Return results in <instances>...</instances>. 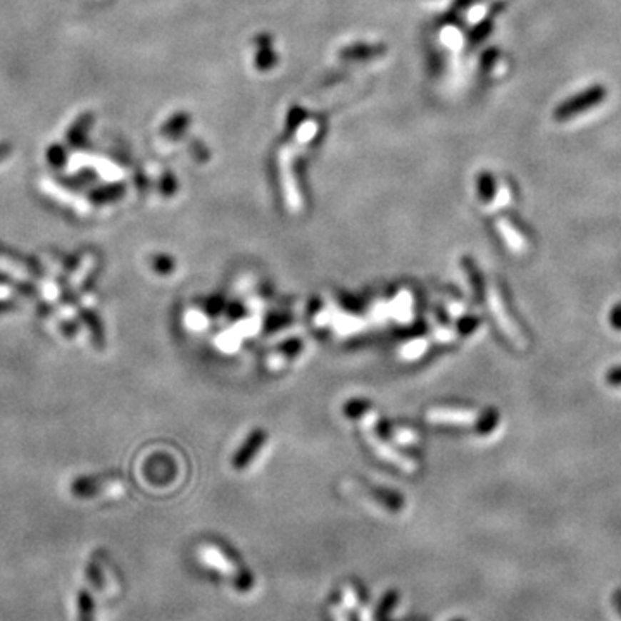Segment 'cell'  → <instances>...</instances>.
<instances>
[{"label": "cell", "mask_w": 621, "mask_h": 621, "mask_svg": "<svg viewBox=\"0 0 621 621\" xmlns=\"http://www.w3.org/2000/svg\"><path fill=\"white\" fill-rule=\"evenodd\" d=\"M487 297H488V306H490L492 314H494L497 325L500 326V330H503L504 333H506L508 337L511 338V340L515 342L518 347H525V345H527V340H525V338L521 337V333H520V330H518V326L515 325V323H513L511 318L508 316V310H506V308H504L503 297H500L499 290H497L495 285H490V287H488Z\"/></svg>", "instance_id": "obj_1"}, {"label": "cell", "mask_w": 621, "mask_h": 621, "mask_svg": "<svg viewBox=\"0 0 621 621\" xmlns=\"http://www.w3.org/2000/svg\"><path fill=\"white\" fill-rule=\"evenodd\" d=\"M364 435H366V442L368 445L371 447L373 450H375V454L378 455L380 459H383V461L390 463V465L400 468V470L405 471V473H414L416 471L418 465L413 461V459L405 458L400 453H397L393 447H390L388 444H385V442L380 440L378 437H376L375 428H368L364 430Z\"/></svg>", "instance_id": "obj_2"}, {"label": "cell", "mask_w": 621, "mask_h": 621, "mask_svg": "<svg viewBox=\"0 0 621 621\" xmlns=\"http://www.w3.org/2000/svg\"><path fill=\"white\" fill-rule=\"evenodd\" d=\"M198 556H201V561L204 562V565H209L211 568L218 570L219 573L231 578L233 582H237L240 587H243L242 585L243 577L240 575L237 565H233V562H231L218 547H214V545H202ZM243 589H246V587H243Z\"/></svg>", "instance_id": "obj_3"}, {"label": "cell", "mask_w": 621, "mask_h": 621, "mask_svg": "<svg viewBox=\"0 0 621 621\" xmlns=\"http://www.w3.org/2000/svg\"><path fill=\"white\" fill-rule=\"evenodd\" d=\"M426 420L437 425H473L478 413L459 408H433L426 413Z\"/></svg>", "instance_id": "obj_4"}, {"label": "cell", "mask_w": 621, "mask_h": 621, "mask_svg": "<svg viewBox=\"0 0 621 621\" xmlns=\"http://www.w3.org/2000/svg\"><path fill=\"white\" fill-rule=\"evenodd\" d=\"M602 97H604L602 90H600V89H592V90H589V92L578 95L577 99H573V101H570L568 104H565V106H562L561 109H559L557 118H561V119L571 118V116L582 113V111L587 109V107L595 106V104L600 102V99H602Z\"/></svg>", "instance_id": "obj_5"}, {"label": "cell", "mask_w": 621, "mask_h": 621, "mask_svg": "<svg viewBox=\"0 0 621 621\" xmlns=\"http://www.w3.org/2000/svg\"><path fill=\"white\" fill-rule=\"evenodd\" d=\"M499 230L503 231V237H504V240H506V242H508V246L511 247L513 251H515V252H521V251H523V247L527 246V243L523 242V238H521L520 235L516 233L515 228H513V226H508L506 223H504V221H500V223H499Z\"/></svg>", "instance_id": "obj_6"}, {"label": "cell", "mask_w": 621, "mask_h": 621, "mask_svg": "<svg viewBox=\"0 0 621 621\" xmlns=\"http://www.w3.org/2000/svg\"><path fill=\"white\" fill-rule=\"evenodd\" d=\"M186 323H188L190 326H193V328H204V326L207 325V321H206V318L202 316V314H198V313H188L186 314Z\"/></svg>", "instance_id": "obj_7"}, {"label": "cell", "mask_w": 621, "mask_h": 621, "mask_svg": "<svg viewBox=\"0 0 621 621\" xmlns=\"http://www.w3.org/2000/svg\"><path fill=\"white\" fill-rule=\"evenodd\" d=\"M607 382L611 385H615V387H620L621 385V368H616V370L610 371V375H607Z\"/></svg>", "instance_id": "obj_8"}, {"label": "cell", "mask_w": 621, "mask_h": 621, "mask_svg": "<svg viewBox=\"0 0 621 621\" xmlns=\"http://www.w3.org/2000/svg\"><path fill=\"white\" fill-rule=\"evenodd\" d=\"M611 318H612V325H615L616 328H621V306H618V308L612 310Z\"/></svg>", "instance_id": "obj_9"}, {"label": "cell", "mask_w": 621, "mask_h": 621, "mask_svg": "<svg viewBox=\"0 0 621 621\" xmlns=\"http://www.w3.org/2000/svg\"><path fill=\"white\" fill-rule=\"evenodd\" d=\"M333 615H335V618H337V621H347V620H343L342 611L338 610V607H333Z\"/></svg>", "instance_id": "obj_10"}, {"label": "cell", "mask_w": 621, "mask_h": 621, "mask_svg": "<svg viewBox=\"0 0 621 621\" xmlns=\"http://www.w3.org/2000/svg\"><path fill=\"white\" fill-rule=\"evenodd\" d=\"M9 296V290H7L6 287H0V299H2V297H7Z\"/></svg>", "instance_id": "obj_11"}]
</instances>
